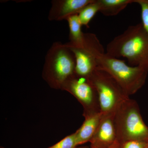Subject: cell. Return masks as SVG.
Here are the masks:
<instances>
[{"label": "cell", "instance_id": "cell-8", "mask_svg": "<svg viewBox=\"0 0 148 148\" xmlns=\"http://www.w3.org/2000/svg\"><path fill=\"white\" fill-rule=\"evenodd\" d=\"M94 0H53L48 18L51 21L66 20L69 16L78 14L84 8Z\"/></svg>", "mask_w": 148, "mask_h": 148}, {"label": "cell", "instance_id": "cell-6", "mask_svg": "<svg viewBox=\"0 0 148 148\" xmlns=\"http://www.w3.org/2000/svg\"><path fill=\"white\" fill-rule=\"evenodd\" d=\"M66 44L75 58V74L86 78L90 76L98 69L97 60L98 56L105 52L97 36L92 33H84L83 44L79 47Z\"/></svg>", "mask_w": 148, "mask_h": 148}, {"label": "cell", "instance_id": "cell-20", "mask_svg": "<svg viewBox=\"0 0 148 148\" xmlns=\"http://www.w3.org/2000/svg\"><path fill=\"white\" fill-rule=\"evenodd\" d=\"M89 148H90V147H89Z\"/></svg>", "mask_w": 148, "mask_h": 148}, {"label": "cell", "instance_id": "cell-13", "mask_svg": "<svg viewBox=\"0 0 148 148\" xmlns=\"http://www.w3.org/2000/svg\"><path fill=\"white\" fill-rule=\"evenodd\" d=\"M100 9L98 0H94L86 6L78 14L82 25L88 27V24L91 19L97 12H100Z\"/></svg>", "mask_w": 148, "mask_h": 148}, {"label": "cell", "instance_id": "cell-17", "mask_svg": "<svg viewBox=\"0 0 148 148\" xmlns=\"http://www.w3.org/2000/svg\"><path fill=\"white\" fill-rule=\"evenodd\" d=\"M108 148H122L121 145L116 140L112 146Z\"/></svg>", "mask_w": 148, "mask_h": 148}, {"label": "cell", "instance_id": "cell-9", "mask_svg": "<svg viewBox=\"0 0 148 148\" xmlns=\"http://www.w3.org/2000/svg\"><path fill=\"white\" fill-rule=\"evenodd\" d=\"M114 116H103L98 129L90 141V148H108L116 141Z\"/></svg>", "mask_w": 148, "mask_h": 148}, {"label": "cell", "instance_id": "cell-2", "mask_svg": "<svg viewBox=\"0 0 148 148\" xmlns=\"http://www.w3.org/2000/svg\"><path fill=\"white\" fill-rule=\"evenodd\" d=\"M113 119L116 140L121 145L130 140L148 143V127L135 100L129 98L123 101L116 112Z\"/></svg>", "mask_w": 148, "mask_h": 148}, {"label": "cell", "instance_id": "cell-4", "mask_svg": "<svg viewBox=\"0 0 148 148\" xmlns=\"http://www.w3.org/2000/svg\"><path fill=\"white\" fill-rule=\"evenodd\" d=\"M75 55L66 44L53 43L45 56L43 75L52 87L62 88L75 73Z\"/></svg>", "mask_w": 148, "mask_h": 148}, {"label": "cell", "instance_id": "cell-12", "mask_svg": "<svg viewBox=\"0 0 148 148\" xmlns=\"http://www.w3.org/2000/svg\"><path fill=\"white\" fill-rule=\"evenodd\" d=\"M100 12L106 16L117 15L134 0H98Z\"/></svg>", "mask_w": 148, "mask_h": 148}, {"label": "cell", "instance_id": "cell-1", "mask_svg": "<svg viewBox=\"0 0 148 148\" xmlns=\"http://www.w3.org/2000/svg\"><path fill=\"white\" fill-rule=\"evenodd\" d=\"M106 53L126 58L129 66L148 72V34L142 23L129 26L107 45Z\"/></svg>", "mask_w": 148, "mask_h": 148}, {"label": "cell", "instance_id": "cell-11", "mask_svg": "<svg viewBox=\"0 0 148 148\" xmlns=\"http://www.w3.org/2000/svg\"><path fill=\"white\" fill-rule=\"evenodd\" d=\"M69 24V40L70 42L67 43L68 45L79 47L83 45L84 40V33L82 30V25L78 14L69 16L66 19Z\"/></svg>", "mask_w": 148, "mask_h": 148}, {"label": "cell", "instance_id": "cell-16", "mask_svg": "<svg viewBox=\"0 0 148 148\" xmlns=\"http://www.w3.org/2000/svg\"><path fill=\"white\" fill-rule=\"evenodd\" d=\"M145 142L137 140H130L126 141L121 145L122 148H145Z\"/></svg>", "mask_w": 148, "mask_h": 148}, {"label": "cell", "instance_id": "cell-10", "mask_svg": "<svg viewBox=\"0 0 148 148\" xmlns=\"http://www.w3.org/2000/svg\"><path fill=\"white\" fill-rule=\"evenodd\" d=\"M84 116V122L76 132L78 145L90 142L98 129L103 115L100 112L87 114Z\"/></svg>", "mask_w": 148, "mask_h": 148}, {"label": "cell", "instance_id": "cell-18", "mask_svg": "<svg viewBox=\"0 0 148 148\" xmlns=\"http://www.w3.org/2000/svg\"><path fill=\"white\" fill-rule=\"evenodd\" d=\"M76 148H89V147L87 146H84V147H77Z\"/></svg>", "mask_w": 148, "mask_h": 148}, {"label": "cell", "instance_id": "cell-14", "mask_svg": "<svg viewBox=\"0 0 148 148\" xmlns=\"http://www.w3.org/2000/svg\"><path fill=\"white\" fill-rule=\"evenodd\" d=\"M79 145L75 132L48 148H76Z\"/></svg>", "mask_w": 148, "mask_h": 148}, {"label": "cell", "instance_id": "cell-19", "mask_svg": "<svg viewBox=\"0 0 148 148\" xmlns=\"http://www.w3.org/2000/svg\"><path fill=\"white\" fill-rule=\"evenodd\" d=\"M145 148H148V142L146 144Z\"/></svg>", "mask_w": 148, "mask_h": 148}, {"label": "cell", "instance_id": "cell-5", "mask_svg": "<svg viewBox=\"0 0 148 148\" xmlns=\"http://www.w3.org/2000/svg\"><path fill=\"white\" fill-rule=\"evenodd\" d=\"M87 78L98 93L103 116H114L121 103L129 98L113 78L103 70L97 69Z\"/></svg>", "mask_w": 148, "mask_h": 148}, {"label": "cell", "instance_id": "cell-3", "mask_svg": "<svg viewBox=\"0 0 148 148\" xmlns=\"http://www.w3.org/2000/svg\"><path fill=\"white\" fill-rule=\"evenodd\" d=\"M98 69L109 74L128 96L134 95L145 83L148 72L138 67L131 66L125 61L105 52L98 56Z\"/></svg>", "mask_w": 148, "mask_h": 148}, {"label": "cell", "instance_id": "cell-7", "mask_svg": "<svg viewBox=\"0 0 148 148\" xmlns=\"http://www.w3.org/2000/svg\"><path fill=\"white\" fill-rule=\"evenodd\" d=\"M62 88L71 93L81 103L84 108V115L101 112L98 93L86 78L75 73Z\"/></svg>", "mask_w": 148, "mask_h": 148}, {"label": "cell", "instance_id": "cell-15", "mask_svg": "<svg viewBox=\"0 0 148 148\" xmlns=\"http://www.w3.org/2000/svg\"><path fill=\"white\" fill-rule=\"evenodd\" d=\"M134 3L140 6L142 25L148 34V0H134Z\"/></svg>", "mask_w": 148, "mask_h": 148}]
</instances>
